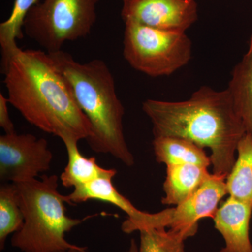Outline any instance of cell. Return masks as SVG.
Masks as SVG:
<instances>
[{
    "label": "cell",
    "instance_id": "cell-17",
    "mask_svg": "<svg viewBox=\"0 0 252 252\" xmlns=\"http://www.w3.org/2000/svg\"><path fill=\"white\" fill-rule=\"evenodd\" d=\"M39 2V0H15L9 18L0 24L1 73L7 67L13 55L20 49L16 41L24 36L23 24L26 16L30 10Z\"/></svg>",
    "mask_w": 252,
    "mask_h": 252
},
{
    "label": "cell",
    "instance_id": "cell-15",
    "mask_svg": "<svg viewBox=\"0 0 252 252\" xmlns=\"http://www.w3.org/2000/svg\"><path fill=\"white\" fill-rule=\"evenodd\" d=\"M153 147L156 160L167 165L193 164L208 168L211 160L205 149L193 142L177 137H154Z\"/></svg>",
    "mask_w": 252,
    "mask_h": 252
},
{
    "label": "cell",
    "instance_id": "cell-8",
    "mask_svg": "<svg viewBox=\"0 0 252 252\" xmlns=\"http://www.w3.org/2000/svg\"><path fill=\"white\" fill-rule=\"evenodd\" d=\"M52 160L46 139L16 132L0 136V180L3 183L34 180L49 170Z\"/></svg>",
    "mask_w": 252,
    "mask_h": 252
},
{
    "label": "cell",
    "instance_id": "cell-11",
    "mask_svg": "<svg viewBox=\"0 0 252 252\" xmlns=\"http://www.w3.org/2000/svg\"><path fill=\"white\" fill-rule=\"evenodd\" d=\"M112 177H99L90 183L76 187L69 195H65L68 204L85 203L91 200H99L112 204L125 212L127 220L126 224H132L140 221L147 212L141 211L132 203L122 195L112 183Z\"/></svg>",
    "mask_w": 252,
    "mask_h": 252
},
{
    "label": "cell",
    "instance_id": "cell-3",
    "mask_svg": "<svg viewBox=\"0 0 252 252\" xmlns=\"http://www.w3.org/2000/svg\"><path fill=\"white\" fill-rule=\"evenodd\" d=\"M48 54L90 123L91 135L86 140L90 148L95 153L110 154L126 166H133L135 157L124 136L125 109L106 63L100 59L79 63L63 50Z\"/></svg>",
    "mask_w": 252,
    "mask_h": 252
},
{
    "label": "cell",
    "instance_id": "cell-7",
    "mask_svg": "<svg viewBox=\"0 0 252 252\" xmlns=\"http://www.w3.org/2000/svg\"><path fill=\"white\" fill-rule=\"evenodd\" d=\"M227 176L212 173L200 188L185 202L172 208L152 213L148 228H168L180 232L187 238L196 234L198 221L213 220L220 200L227 191Z\"/></svg>",
    "mask_w": 252,
    "mask_h": 252
},
{
    "label": "cell",
    "instance_id": "cell-5",
    "mask_svg": "<svg viewBox=\"0 0 252 252\" xmlns=\"http://www.w3.org/2000/svg\"><path fill=\"white\" fill-rule=\"evenodd\" d=\"M99 0H43L26 16L23 32L46 53L57 52L67 41L86 37L97 19Z\"/></svg>",
    "mask_w": 252,
    "mask_h": 252
},
{
    "label": "cell",
    "instance_id": "cell-9",
    "mask_svg": "<svg viewBox=\"0 0 252 252\" xmlns=\"http://www.w3.org/2000/svg\"><path fill=\"white\" fill-rule=\"evenodd\" d=\"M122 16L164 31L184 32L198 19L195 0H122Z\"/></svg>",
    "mask_w": 252,
    "mask_h": 252
},
{
    "label": "cell",
    "instance_id": "cell-1",
    "mask_svg": "<svg viewBox=\"0 0 252 252\" xmlns=\"http://www.w3.org/2000/svg\"><path fill=\"white\" fill-rule=\"evenodd\" d=\"M3 74L9 104L28 123L61 140L91 137L90 123L48 53L19 49Z\"/></svg>",
    "mask_w": 252,
    "mask_h": 252
},
{
    "label": "cell",
    "instance_id": "cell-19",
    "mask_svg": "<svg viewBox=\"0 0 252 252\" xmlns=\"http://www.w3.org/2000/svg\"><path fill=\"white\" fill-rule=\"evenodd\" d=\"M139 252H186L187 237L180 232L165 228L140 230Z\"/></svg>",
    "mask_w": 252,
    "mask_h": 252
},
{
    "label": "cell",
    "instance_id": "cell-16",
    "mask_svg": "<svg viewBox=\"0 0 252 252\" xmlns=\"http://www.w3.org/2000/svg\"><path fill=\"white\" fill-rule=\"evenodd\" d=\"M238 157L225 180L230 198L252 206V135L245 133L237 146Z\"/></svg>",
    "mask_w": 252,
    "mask_h": 252
},
{
    "label": "cell",
    "instance_id": "cell-13",
    "mask_svg": "<svg viewBox=\"0 0 252 252\" xmlns=\"http://www.w3.org/2000/svg\"><path fill=\"white\" fill-rule=\"evenodd\" d=\"M67 149L68 162L61 174V183L66 188H76L90 183L99 177H112L117 175L115 169L99 166L94 157L87 158L78 148L77 140L71 138L62 140Z\"/></svg>",
    "mask_w": 252,
    "mask_h": 252
},
{
    "label": "cell",
    "instance_id": "cell-14",
    "mask_svg": "<svg viewBox=\"0 0 252 252\" xmlns=\"http://www.w3.org/2000/svg\"><path fill=\"white\" fill-rule=\"evenodd\" d=\"M227 90L243 120L247 133L252 135V34L248 51L231 73Z\"/></svg>",
    "mask_w": 252,
    "mask_h": 252
},
{
    "label": "cell",
    "instance_id": "cell-21",
    "mask_svg": "<svg viewBox=\"0 0 252 252\" xmlns=\"http://www.w3.org/2000/svg\"><path fill=\"white\" fill-rule=\"evenodd\" d=\"M126 252H139V246L136 243L135 239L130 240V246Z\"/></svg>",
    "mask_w": 252,
    "mask_h": 252
},
{
    "label": "cell",
    "instance_id": "cell-12",
    "mask_svg": "<svg viewBox=\"0 0 252 252\" xmlns=\"http://www.w3.org/2000/svg\"><path fill=\"white\" fill-rule=\"evenodd\" d=\"M207 167L193 164L167 165L161 203L177 205L193 195L208 178Z\"/></svg>",
    "mask_w": 252,
    "mask_h": 252
},
{
    "label": "cell",
    "instance_id": "cell-20",
    "mask_svg": "<svg viewBox=\"0 0 252 252\" xmlns=\"http://www.w3.org/2000/svg\"><path fill=\"white\" fill-rule=\"evenodd\" d=\"M9 99L2 94H0V127L4 130L5 134L16 132L15 127L9 112Z\"/></svg>",
    "mask_w": 252,
    "mask_h": 252
},
{
    "label": "cell",
    "instance_id": "cell-18",
    "mask_svg": "<svg viewBox=\"0 0 252 252\" xmlns=\"http://www.w3.org/2000/svg\"><path fill=\"white\" fill-rule=\"evenodd\" d=\"M23 223L16 185L4 182L0 187V250H4L7 237L21 229Z\"/></svg>",
    "mask_w": 252,
    "mask_h": 252
},
{
    "label": "cell",
    "instance_id": "cell-2",
    "mask_svg": "<svg viewBox=\"0 0 252 252\" xmlns=\"http://www.w3.org/2000/svg\"><path fill=\"white\" fill-rule=\"evenodd\" d=\"M142 109L152 122L154 137H181L209 149L212 173L228 176L231 171L246 130L227 89L202 86L179 102L148 99Z\"/></svg>",
    "mask_w": 252,
    "mask_h": 252
},
{
    "label": "cell",
    "instance_id": "cell-22",
    "mask_svg": "<svg viewBox=\"0 0 252 252\" xmlns=\"http://www.w3.org/2000/svg\"><path fill=\"white\" fill-rule=\"evenodd\" d=\"M63 252H88V248H86V247H80L79 248L71 249V250Z\"/></svg>",
    "mask_w": 252,
    "mask_h": 252
},
{
    "label": "cell",
    "instance_id": "cell-4",
    "mask_svg": "<svg viewBox=\"0 0 252 252\" xmlns=\"http://www.w3.org/2000/svg\"><path fill=\"white\" fill-rule=\"evenodd\" d=\"M14 184L24 223L11 238L12 247L23 252H63L80 248L69 243L66 233L91 217L81 220L67 216V199L58 190L57 175Z\"/></svg>",
    "mask_w": 252,
    "mask_h": 252
},
{
    "label": "cell",
    "instance_id": "cell-6",
    "mask_svg": "<svg viewBox=\"0 0 252 252\" xmlns=\"http://www.w3.org/2000/svg\"><path fill=\"white\" fill-rule=\"evenodd\" d=\"M191 54V41L184 32L125 21L124 56L139 72L152 77L171 75L188 64Z\"/></svg>",
    "mask_w": 252,
    "mask_h": 252
},
{
    "label": "cell",
    "instance_id": "cell-10",
    "mask_svg": "<svg viewBox=\"0 0 252 252\" xmlns=\"http://www.w3.org/2000/svg\"><path fill=\"white\" fill-rule=\"evenodd\" d=\"M252 206L228 197L213 218L215 228L225 241L220 252H252L250 223Z\"/></svg>",
    "mask_w": 252,
    "mask_h": 252
}]
</instances>
